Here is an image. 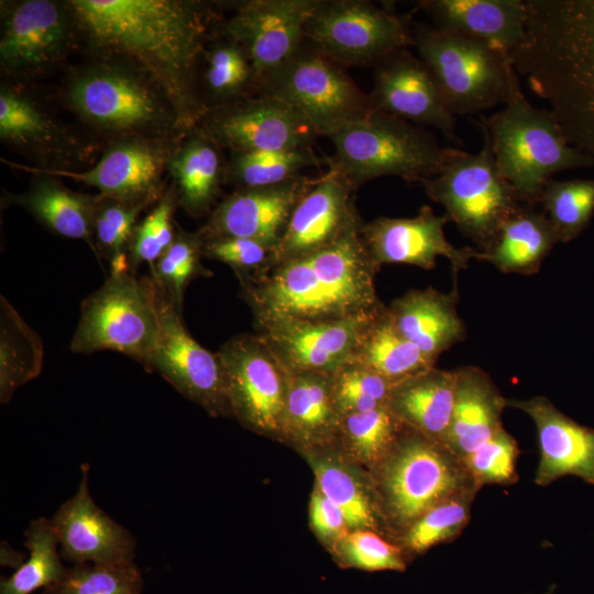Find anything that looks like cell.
I'll list each match as a JSON object with an SVG mask.
<instances>
[{"label": "cell", "mask_w": 594, "mask_h": 594, "mask_svg": "<svg viewBox=\"0 0 594 594\" xmlns=\"http://www.w3.org/2000/svg\"><path fill=\"white\" fill-rule=\"evenodd\" d=\"M77 31L99 54L118 56L168 99L188 132L207 113L198 90L204 51L221 22L208 3L72 0Z\"/></svg>", "instance_id": "6da1fadb"}, {"label": "cell", "mask_w": 594, "mask_h": 594, "mask_svg": "<svg viewBox=\"0 0 594 594\" xmlns=\"http://www.w3.org/2000/svg\"><path fill=\"white\" fill-rule=\"evenodd\" d=\"M526 36L510 53L565 139L594 161V0H527Z\"/></svg>", "instance_id": "7a4b0ae2"}, {"label": "cell", "mask_w": 594, "mask_h": 594, "mask_svg": "<svg viewBox=\"0 0 594 594\" xmlns=\"http://www.w3.org/2000/svg\"><path fill=\"white\" fill-rule=\"evenodd\" d=\"M363 227V226H362ZM354 229L315 253L274 264L240 283L255 330L285 322H328L375 312L378 265Z\"/></svg>", "instance_id": "3957f363"}, {"label": "cell", "mask_w": 594, "mask_h": 594, "mask_svg": "<svg viewBox=\"0 0 594 594\" xmlns=\"http://www.w3.org/2000/svg\"><path fill=\"white\" fill-rule=\"evenodd\" d=\"M480 128L488 135L499 174L521 204H539L556 173L594 166L590 156L569 143L550 110L527 100L516 70L504 108Z\"/></svg>", "instance_id": "277c9868"}, {"label": "cell", "mask_w": 594, "mask_h": 594, "mask_svg": "<svg viewBox=\"0 0 594 594\" xmlns=\"http://www.w3.org/2000/svg\"><path fill=\"white\" fill-rule=\"evenodd\" d=\"M328 139L334 154L326 164L355 190L382 176L421 184L440 173L452 148L441 147L428 130L376 110Z\"/></svg>", "instance_id": "5b68a950"}, {"label": "cell", "mask_w": 594, "mask_h": 594, "mask_svg": "<svg viewBox=\"0 0 594 594\" xmlns=\"http://www.w3.org/2000/svg\"><path fill=\"white\" fill-rule=\"evenodd\" d=\"M374 469L384 518L402 535L439 503L480 490L464 462L443 443L406 426Z\"/></svg>", "instance_id": "8992f818"}, {"label": "cell", "mask_w": 594, "mask_h": 594, "mask_svg": "<svg viewBox=\"0 0 594 594\" xmlns=\"http://www.w3.org/2000/svg\"><path fill=\"white\" fill-rule=\"evenodd\" d=\"M67 100L85 122L124 139L185 132L165 95L133 69L116 65L88 68L70 80Z\"/></svg>", "instance_id": "52a82bcc"}, {"label": "cell", "mask_w": 594, "mask_h": 594, "mask_svg": "<svg viewBox=\"0 0 594 594\" xmlns=\"http://www.w3.org/2000/svg\"><path fill=\"white\" fill-rule=\"evenodd\" d=\"M157 338L155 284L125 268L110 271L103 285L82 301L70 349L81 354L120 352L147 370Z\"/></svg>", "instance_id": "ba28073f"}, {"label": "cell", "mask_w": 594, "mask_h": 594, "mask_svg": "<svg viewBox=\"0 0 594 594\" xmlns=\"http://www.w3.org/2000/svg\"><path fill=\"white\" fill-rule=\"evenodd\" d=\"M411 45L431 70L454 116L505 105L515 73L509 53L428 24L413 26Z\"/></svg>", "instance_id": "9c48e42d"}, {"label": "cell", "mask_w": 594, "mask_h": 594, "mask_svg": "<svg viewBox=\"0 0 594 594\" xmlns=\"http://www.w3.org/2000/svg\"><path fill=\"white\" fill-rule=\"evenodd\" d=\"M481 130L483 146L477 153L452 147L440 173L421 185L458 230L484 252L521 202L499 174L488 135Z\"/></svg>", "instance_id": "30bf717a"}, {"label": "cell", "mask_w": 594, "mask_h": 594, "mask_svg": "<svg viewBox=\"0 0 594 594\" xmlns=\"http://www.w3.org/2000/svg\"><path fill=\"white\" fill-rule=\"evenodd\" d=\"M257 95L289 105L319 136L326 138L375 111L370 95L344 67L304 43L285 64L260 81Z\"/></svg>", "instance_id": "8fae6325"}, {"label": "cell", "mask_w": 594, "mask_h": 594, "mask_svg": "<svg viewBox=\"0 0 594 594\" xmlns=\"http://www.w3.org/2000/svg\"><path fill=\"white\" fill-rule=\"evenodd\" d=\"M413 42L408 15L365 0H318L304 44L342 67L375 65Z\"/></svg>", "instance_id": "7c38bea8"}, {"label": "cell", "mask_w": 594, "mask_h": 594, "mask_svg": "<svg viewBox=\"0 0 594 594\" xmlns=\"http://www.w3.org/2000/svg\"><path fill=\"white\" fill-rule=\"evenodd\" d=\"M217 353L232 417L253 432L280 440L287 370L257 333L235 336Z\"/></svg>", "instance_id": "4fadbf2b"}, {"label": "cell", "mask_w": 594, "mask_h": 594, "mask_svg": "<svg viewBox=\"0 0 594 594\" xmlns=\"http://www.w3.org/2000/svg\"><path fill=\"white\" fill-rule=\"evenodd\" d=\"M156 300L158 338L147 370L160 373L179 394L209 415L232 417L218 353L208 351L190 336L182 312L157 287Z\"/></svg>", "instance_id": "5bb4252c"}, {"label": "cell", "mask_w": 594, "mask_h": 594, "mask_svg": "<svg viewBox=\"0 0 594 594\" xmlns=\"http://www.w3.org/2000/svg\"><path fill=\"white\" fill-rule=\"evenodd\" d=\"M197 127L230 154L307 147L319 136L298 111L264 95L213 108Z\"/></svg>", "instance_id": "9a60e30c"}, {"label": "cell", "mask_w": 594, "mask_h": 594, "mask_svg": "<svg viewBox=\"0 0 594 594\" xmlns=\"http://www.w3.org/2000/svg\"><path fill=\"white\" fill-rule=\"evenodd\" d=\"M2 68L14 76H40L67 56L77 31L67 4L24 0L3 12Z\"/></svg>", "instance_id": "2e32d148"}, {"label": "cell", "mask_w": 594, "mask_h": 594, "mask_svg": "<svg viewBox=\"0 0 594 594\" xmlns=\"http://www.w3.org/2000/svg\"><path fill=\"white\" fill-rule=\"evenodd\" d=\"M173 154L162 139L123 138L95 166L82 172L11 166L36 175L70 178L97 188L103 197L144 208L162 198V176Z\"/></svg>", "instance_id": "e0dca14e"}, {"label": "cell", "mask_w": 594, "mask_h": 594, "mask_svg": "<svg viewBox=\"0 0 594 594\" xmlns=\"http://www.w3.org/2000/svg\"><path fill=\"white\" fill-rule=\"evenodd\" d=\"M450 219L438 216L424 205L413 218L378 217L364 223L361 235L370 256L380 267L383 264H408L432 270L439 256L451 263L453 279L469 267L471 260L481 261V251L452 245L444 235Z\"/></svg>", "instance_id": "ac0fdd59"}, {"label": "cell", "mask_w": 594, "mask_h": 594, "mask_svg": "<svg viewBox=\"0 0 594 594\" xmlns=\"http://www.w3.org/2000/svg\"><path fill=\"white\" fill-rule=\"evenodd\" d=\"M355 191L332 169L315 178L276 244L274 264L315 253L361 228L364 223L355 205Z\"/></svg>", "instance_id": "d6986e66"}, {"label": "cell", "mask_w": 594, "mask_h": 594, "mask_svg": "<svg viewBox=\"0 0 594 594\" xmlns=\"http://www.w3.org/2000/svg\"><path fill=\"white\" fill-rule=\"evenodd\" d=\"M318 0H249L222 28L245 50L257 86L302 45L305 25Z\"/></svg>", "instance_id": "ffe728a7"}, {"label": "cell", "mask_w": 594, "mask_h": 594, "mask_svg": "<svg viewBox=\"0 0 594 594\" xmlns=\"http://www.w3.org/2000/svg\"><path fill=\"white\" fill-rule=\"evenodd\" d=\"M374 68L370 95L376 111L438 129L450 141H458L455 116L426 63L407 48L396 51Z\"/></svg>", "instance_id": "44dd1931"}, {"label": "cell", "mask_w": 594, "mask_h": 594, "mask_svg": "<svg viewBox=\"0 0 594 594\" xmlns=\"http://www.w3.org/2000/svg\"><path fill=\"white\" fill-rule=\"evenodd\" d=\"M376 311L339 321L278 322L257 329L255 333L288 373L332 375L353 359L361 334Z\"/></svg>", "instance_id": "7402d4cb"}, {"label": "cell", "mask_w": 594, "mask_h": 594, "mask_svg": "<svg viewBox=\"0 0 594 594\" xmlns=\"http://www.w3.org/2000/svg\"><path fill=\"white\" fill-rule=\"evenodd\" d=\"M87 464L76 494L57 509L52 520L61 556L75 564H128L135 556L136 538L113 520L91 498Z\"/></svg>", "instance_id": "603a6c76"}, {"label": "cell", "mask_w": 594, "mask_h": 594, "mask_svg": "<svg viewBox=\"0 0 594 594\" xmlns=\"http://www.w3.org/2000/svg\"><path fill=\"white\" fill-rule=\"evenodd\" d=\"M314 180L301 175L275 186L237 189L212 209L200 232L206 239L240 237L276 245Z\"/></svg>", "instance_id": "cb8c5ba5"}, {"label": "cell", "mask_w": 594, "mask_h": 594, "mask_svg": "<svg viewBox=\"0 0 594 594\" xmlns=\"http://www.w3.org/2000/svg\"><path fill=\"white\" fill-rule=\"evenodd\" d=\"M506 406L524 411L537 428L540 450L537 485L547 486L566 475L594 485V429L569 418L543 396L506 399Z\"/></svg>", "instance_id": "d4e9b609"}, {"label": "cell", "mask_w": 594, "mask_h": 594, "mask_svg": "<svg viewBox=\"0 0 594 594\" xmlns=\"http://www.w3.org/2000/svg\"><path fill=\"white\" fill-rule=\"evenodd\" d=\"M418 8L436 29L487 42L509 54L526 36V1L422 0Z\"/></svg>", "instance_id": "484cf974"}, {"label": "cell", "mask_w": 594, "mask_h": 594, "mask_svg": "<svg viewBox=\"0 0 594 594\" xmlns=\"http://www.w3.org/2000/svg\"><path fill=\"white\" fill-rule=\"evenodd\" d=\"M457 299L455 288L449 294L432 287L410 289L387 308L398 331L436 362L441 353L466 337Z\"/></svg>", "instance_id": "4316f807"}, {"label": "cell", "mask_w": 594, "mask_h": 594, "mask_svg": "<svg viewBox=\"0 0 594 594\" xmlns=\"http://www.w3.org/2000/svg\"><path fill=\"white\" fill-rule=\"evenodd\" d=\"M340 420L331 375L289 373L280 440L305 453L331 447L338 441Z\"/></svg>", "instance_id": "83f0119b"}, {"label": "cell", "mask_w": 594, "mask_h": 594, "mask_svg": "<svg viewBox=\"0 0 594 594\" xmlns=\"http://www.w3.org/2000/svg\"><path fill=\"white\" fill-rule=\"evenodd\" d=\"M454 407L443 444L462 461L503 427L504 398L484 371L476 366L455 369Z\"/></svg>", "instance_id": "f1b7e54d"}, {"label": "cell", "mask_w": 594, "mask_h": 594, "mask_svg": "<svg viewBox=\"0 0 594 594\" xmlns=\"http://www.w3.org/2000/svg\"><path fill=\"white\" fill-rule=\"evenodd\" d=\"M455 370L436 366L393 385L386 407L406 427L443 443L455 396Z\"/></svg>", "instance_id": "f546056e"}, {"label": "cell", "mask_w": 594, "mask_h": 594, "mask_svg": "<svg viewBox=\"0 0 594 594\" xmlns=\"http://www.w3.org/2000/svg\"><path fill=\"white\" fill-rule=\"evenodd\" d=\"M0 138L21 151L50 161L69 162L86 154L74 135L61 127L26 95L2 87L0 92Z\"/></svg>", "instance_id": "4dcf8cb0"}, {"label": "cell", "mask_w": 594, "mask_h": 594, "mask_svg": "<svg viewBox=\"0 0 594 594\" xmlns=\"http://www.w3.org/2000/svg\"><path fill=\"white\" fill-rule=\"evenodd\" d=\"M329 447L306 452L315 473L316 484L327 498L343 513L348 528L378 531L385 520L375 484Z\"/></svg>", "instance_id": "1f68e13d"}, {"label": "cell", "mask_w": 594, "mask_h": 594, "mask_svg": "<svg viewBox=\"0 0 594 594\" xmlns=\"http://www.w3.org/2000/svg\"><path fill=\"white\" fill-rule=\"evenodd\" d=\"M222 151L198 127L188 131L174 151L169 166L178 204L194 217L212 211L226 182L227 161Z\"/></svg>", "instance_id": "d6a6232c"}, {"label": "cell", "mask_w": 594, "mask_h": 594, "mask_svg": "<svg viewBox=\"0 0 594 594\" xmlns=\"http://www.w3.org/2000/svg\"><path fill=\"white\" fill-rule=\"evenodd\" d=\"M557 243L556 231L546 213L521 204L505 221L494 243L481 252V261L504 273L531 275L539 271Z\"/></svg>", "instance_id": "836d02e7"}, {"label": "cell", "mask_w": 594, "mask_h": 594, "mask_svg": "<svg viewBox=\"0 0 594 594\" xmlns=\"http://www.w3.org/2000/svg\"><path fill=\"white\" fill-rule=\"evenodd\" d=\"M200 66L198 89L207 112L257 95V80L249 55L241 44L224 31L222 22L208 42Z\"/></svg>", "instance_id": "e575fe53"}, {"label": "cell", "mask_w": 594, "mask_h": 594, "mask_svg": "<svg viewBox=\"0 0 594 594\" xmlns=\"http://www.w3.org/2000/svg\"><path fill=\"white\" fill-rule=\"evenodd\" d=\"M38 176L26 193L9 200L22 206L54 233L85 240L92 246L94 216L100 195L75 193L56 177Z\"/></svg>", "instance_id": "d590c367"}, {"label": "cell", "mask_w": 594, "mask_h": 594, "mask_svg": "<svg viewBox=\"0 0 594 594\" xmlns=\"http://www.w3.org/2000/svg\"><path fill=\"white\" fill-rule=\"evenodd\" d=\"M352 360L394 384L436 364L398 331L384 304L364 328Z\"/></svg>", "instance_id": "8d00e7d4"}, {"label": "cell", "mask_w": 594, "mask_h": 594, "mask_svg": "<svg viewBox=\"0 0 594 594\" xmlns=\"http://www.w3.org/2000/svg\"><path fill=\"white\" fill-rule=\"evenodd\" d=\"M44 349L38 334L28 326L4 296L0 298V402L40 375Z\"/></svg>", "instance_id": "74e56055"}, {"label": "cell", "mask_w": 594, "mask_h": 594, "mask_svg": "<svg viewBox=\"0 0 594 594\" xmlns=\"http://www.w3.org/2000/svg\"><path fill=\"white\" fill-rule=\"evenodd\" d=\"M326 164L312 146L232 153L227 161L226 182L237 189L262 188L279 185L301 176L308 167Z\"/></svg>", "instance_id": "f35d334b"}, {"label": "cell", "mask_w": 594, "mask_h": 594, "mask_svg": "<svg viewBox=\"0 0 594 594\" xmlns=\"http://www.w3.org/2000/svg\"><path fill=\"white\" fill-rule=\"evenodd\" d=\"M403 428L387 407L350 414L341 417L337 443L349 459L375 468Z\"/></svg>", "instance_id": "ab89813d"}, {"label": "cell", "mask_w": 594, "mask_h": 594, "mask_svg": "<svg viewBox=\"0 0 594 594\" xmlns=\"http://www.w3.org/2000/svg\"><path fill=\"white\" fill-rule=\"evenodd\" d=\"M29 559L9 579H2L0 594H31L59 580L66 568L57 553L58 540L52 520L44 517L31 521L25 531Z\"/></svg>", "instance_id": "60d3db41"}, {"label": "cell", "mask_w": 594, "mask_h": 594, "mask_svg": "<svg viewBox=\"0 0 594 594\" xmlns=\"http://www.w3.org/2000/svg\"><path fill=\"white\" fill-rule=\"evenodd\" d=\"M204 242L200 231L189 233L177 229L173 243L151 268L156 287L180 312L188 284L212 275L201 263Z\"/></svg>", "instance_id": "b9f144b4"}, {"label": "cell", "mask_w": 594, "mask_h": 594, "mask_svg": "<svg viewBox=\"0 0 594 594\" xmlns=\"http://www.w3.org/2000/svg\"><path fill=\"white\" fill-rule=\"evenodd\" d=\"M539 204L542 205L559 243H568L584 231L594 215V178H551L542 190Z\"/></svg>", "instance_id": "7bdbcfd3"}, {"label": "cell", "mask_w": 594, "mask_h": 594, "mask_svg": "<svg viewBox=\"0 0 594 594\" xmlns=\"http://www.w3.org/2000/svg\"><path fill=\"white\" fill-rule=\"evenodd\" d=\"M479 491L466 490L426 512L402 535L404 551L421 554L458 538L470 521L472 503Z\"/></svg>", "instance_id": "ee69618b"}, {"label": "cell", "mask_w": 594, "mask_h": 594, "mask_svg": "<svg viewBox=\"0 0 594 594\" xmlns=\"http://www.w3.org/2000/svg\"><path fill=\"white\" fill-rule=\"evenodd\" d=\"M143 578L134 562L128 564L80 563L66 568L64 575L43 594H141Z\"/></svg>", "instance_id": "f6af8a7d"}, {"label": "cell", "mask_w": 594, "mask_h": 594, "mask_svg": "<svg viewBox=\"0 0 594 594\" xmlns=\"http://www.w3.org/2000/svg\"><path fill=\"white\" fill-rule=\"evenodd\" d=\"M142 209L100 195L94 216L91 249L110 262V271L128 268L127 253Z\"/></svg>", "instance_id": "bcb514c9"}, {"label": "cell", "mask_w": 594, "mask_h": 594, "mask_svg": "<svg viewBox=\"0 0 594 594\" xmlns=\"http://www.w3.org/2000/svg\"><path fill=\"white\" fill-rule=\"evenodd\" d=\"M394 383L351 360L331 375L336 407L341 417L386 407Z\"/></svg>", "instance_id": "7dc6e473"}, {"label": "cell", "mask_w": 594, "mask_h": 594, "mask_svg": "<svg viewBox=\"0 0 594 594\" xmlns=\"http://www.w3.org/2000/svg\"><path fill=\"white\" fill-rule=\"evenodd\" d=\"M178 204L175 186L156 204L147 217L136 226L127 253L129 271L136 273L142 263H148L151 268L173 243L176 231L173 216Z\"/></svg>", "instance_id": "c3c4849f"}, {"label": "cell", "mask_w": 594, "mask_h": 594, "mask_svg": "<svg viewBox=\"0 0 594 594\" xmlns=\"http://www.w3.org/2000/svg\"><path fill=\"white\" fill-rule=\"evenodd\" d=\"M332 553L342 566L363 571H404L405 551L373 530L349 531L333 547Z\"/></svg>", "instance_id": "681fc988"}, {"label": "cell", "mask_w": 594, "mask_h": 594, "mask_svg": "<svg viewBox=\"0 0 594 594\" xmlns=\"http://www.w3.org/2000/svg\"><path fill=\"white\" fill-rule=\"evenodd\" d=\"M519 448L516 440L502 428L490 440L463 459L474 484L509 485L518 481L516 462Z\"/></svg>", "instance_id": "f907efd6"}, {"label": "cell", "mask_w": 594, "mask_h": 594, "mask_svg": "<svg viewBox=\"0 0 594 594\" xmlns=\"http://www.w3.org/2000/svg\"><path fill=\"white\" fill-rule=\"evenodd\" d=\"M204 239V257L229 265L240 283L274 264L276 249L274 244L240 237Z\"/></svg>", "instance_id": "816d5d0a"}, {"label": "cell", "mask_w": 594, "mask_h": 594, "mask_svg": "<svg viewBox=\"0 0 594 594\" xmlns=\"http://www.w3.org/2000/svg\"><path fill=\"white\" fill-rule=\"evenodd\" d=\"M309 520L314 532L331 550L350 531L341 509L316 487L310 497Z\"/></svg>", "instance_id": "f5cc1de1"}]
</instances>
